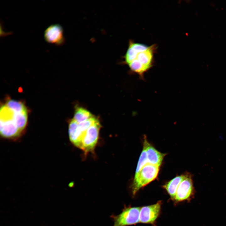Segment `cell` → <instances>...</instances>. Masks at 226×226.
Returning a JSON list of instances; mask_svg holds the SVG:
<instances>
[{
	"label": "cell",
	"instance_id": "obj_1",
	"mask_svg": "<svg viewBox=\"0 0 226 226\" xmlns=\"http://www.w3.org/2000/svg\"><path fill=\"white\" fill-rule=\"evenodd\" d=\"M157 49L156 44L148 46L130 40L123 56L124 62L132 72L143 80L145 74L154 65V55Z\"/></svg>",
	"mask_w": 226,
	"mask_h": 226
},
{
	"label": "cell",
	"instance_id": "obj_2",
	"mask_svg": "<svg viewBox=\"0 0 226 226\" xmlns=\"http://www.w3.org/2000/svg\"><path fill=\"white\" fill-rule=\"evenodd\" d=\"M160 166L147 163L140 170L138 175L134 177L132 185V192L134 196L141 188L157 177Z\"/></svg>",
	"mask_w": 226,
	"mask_h": 226
},
{
	"label": "cell",
	"instance_id": "obj_3",
	"mask_svg": "<svg viewBox=\"0 0 226 226\" xmlns=\"http://www.w3.org/2000/svg\"><path fill=\"white\" fill-rule=\"evenodd\" d=\"M140 208L138 207H126L119 214L112 216L114 222L113 226H126L138 223L139 222Z\"/></svg>",
	"mask_w": 226,
	"mask_h": 226
},
{
	"label": "cell",
	"instance_id": "obj_4",
	"mask_svg": "<svg viewBox=\"0 0 226 226\" xmlns=\"http://www.w3.org/2000/svg\"><path fill=\"white\" fill-rule=\"evenodd\" d=\"M100 128L98 121L88 129L82 139L81 149L86 153L94 150L98 141Z\"/></svg>",
	"mask_w": 226,
	"mask_h": 226
},
{
	"label": "cell",
	"instance_id": "obj_5",
	"mask_svg": "<svg viewBox=\"0 0 226 226\" xmlns=\"http://www.w3.org/2000/svg\"><path fill=\"white\" fill-rule=\"evenodd\" d=\"M160 201L156 204L141 207L139 213V222L153 224L159 216L160 212Z\"/></svg>",
	"mask_w": 226,
	"mask_h": 226
},
{
	"label": "cell",
	"instance_id": "obj_6",
	"mask_svg": "<svg viewBox=\"0 0 226 226\" xmlns=\"http://www.w3.org/2000/svg\"><path fill=\"white\" fill-rule=\"evenodd\" d=\"M44 37L48 43L57 46L62 45L65 40L63 28L58 24L48 26L45 31Z\"/></svg>",
	"mask_w": 226,
	"mask_h": 226
},
{
	"label": "cell",
	"instance_id": "obj_7",
	"mask_svg": "<svg viewBox=\"0 0 226 226\" xmlns=\"http://www.w3.org/2000/svg\"><path fill=\"white\" fill-rule=\"evenodd\" d=\"M0 134L3 137L14 139L22 132L18 128L12 118H0Z\"/></svg>",
	"mask_w": 226,
	"mask_h": 226
},
{
	"label": "cell",
	"instance_id": "obj_8",
	"mask_svg": "<svg viewBox=\"0 0 226 226\" xmlns=\"http://www.w3.org/2000/svg\"><path fill=\"white\" fill-rule=\"evenodd\" d=\"M193 191L191 179L190 176L186 175L177 188L174 200L177 202L188 200L193 195Z\"/></svg>",
	"mask_w": 226,
	"mask_h": 226
},
{
	"label": "cell",
	"instance_id": "obj_9",
	"mask_svg": "<svg viewBox=\"0 0 226 226\" xmlns=\"http://www.w3.org/2000/svg\"><path fill=\"white\" fill-rule=\"evenodd\" d=\"M143 147L145 149L148 163L160 166L166 154L157 150L148 142L146 137H144Z\"/></svg>",
	"mask_w": 226,
	"mask_h": 226
},
{
	"label": "cell",
	"instance_id": "obj_10",
	"mask_svg": "<svg viewBox=\"0 0 226 226\" xmlns=\"http://www.w3.org/2000/svg\"><path fill=\"white\" fill-rule=\"evenodd\" d=\"M78 124L73 119L71 120L69 125L68 134L71 142L81 149L82 140L84 134L79 129Z\"/></svg>",
	"mask_w": 226,
	"mask_h": 226
},
{
	"label": "cell",
	"instance_id": "obj_11",
	"mask_svg": "<svg viewBox=\"0 0 226 226\" xmlns=\"http://www.w3.org/2000/svg\"><path fill=\"white\" fill-rule=\"evenodd\" d=\"M186 175L177 176L170 180L163 186L172 199L174 200L177 188Z\"/></svg>",
	"mask_w": 226,
	"mask_h": 226
},
{
	"label": "cell",
	"instance_id": "obj_12",
	"mask_svg": "<svg viewBox=\"0 0 226 226\" xmlns=\"http://www.w3.org/2000/svg\"><path fill=\"white\" fill-rule=\"evenodd\" d=\"M27 119V110L19 113L14 112L13 120L18 128L22 132L26 126Z\"/></svg>",
	"mask_w": 226,
	"mask_h": 226
},
{
	"label": "cell",
	"instance_id": "obj_13",
	"mask_svg": "<svg viewBox=\"0 0 226 226\" xmlns=\"http://www.w3.org/2000/svg\"><path fill=\"white\" fill-rule=\"evenodd\" d=\"M93 116L88 110L83 108L78 107L76 110L73 119L77 123H79Z\"/></svg>",
	"mask_w": 226,
	"mask_h": 226
},
{
	"label": "cell",
	"instance_id": "obj_14",
	"mask_svg": "<svg viewBox=\"0 0 226 226\" xmlns=\"http://www.w3.org/2000/svg\"><path fill=\"white\" fill-rule=\"evenodd\" d=\"M5 105L15 113L21 112L27 110L22 102L13 100H8Z\"/></svg>",
	"mask_w": 226,
	"mask_h": 226
},
{
	"label": "cell",
	"instance_id": "obj_15",
	"mask_svg": "<svg viewBox=\"0 0 226 226\" xmlns=\"http://www.w3.org/2000/svg\"><path fill=\"white\" fill-rule=\"evenodd\" d=\"M148 163L145 149L143 147L142 151L140 156L134 177H136L143 166Z\"/></svg>",
	"mask_w": 226,
	"mask_h": 226
},
{
	"label": "cell",
	"instance_id": "obj_16",
	"mask_svg": "<svg viewBox=\"0 0 226 226\" xmlns=\"http://www.w3.org/2000/svg\"><path fill=\"white\" fill-rule=\"evenodd\" d=\"M98 121L95 117L93 116L83 122L78 123V128L81 132L85 134L88 129Z\"/></svg>",
	"mask_w": 226,
	"mask_h": 226
}]
</instances>
